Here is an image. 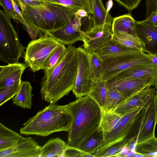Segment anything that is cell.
Segmentation results:
<instances>
[{"label":"cell","instance_id":"cell-7","mask_svg":"<svg viewBox=\"0 0 157 157\" xmlns=\"http://www.w3.org/2000/svg\"><path fill=\"white\" fill-rule=\"evenodd\" d=\"M104 63L101 79L107 81L130 67L142 65H153L150 55L143 52Z\"/></svg>","mask_w":157,"mask_h":157},{"label":"cell","instance_id":"cell-39","mask_svg":"<svg viewBox=\"0 0 157 157\" xmlns=\"http://www.w3.org/2000/svg\"><path fill=\"white\" fill-rule=\"evenodd\" d=\"M146 6L145 18L153 11H157V0H146Z\"/></svg>","mask_w":157,"mask_h":157},{"label":"cell","instance_id":"cell-20","mask_svg":"<svg viewBox=\"0 0 157 157\" xmlns=\"http://www.w3.org/2000/svg\"><path fill=\"white\" fill-rule=\"evenodd\" d=\"M89 5L94 26L112 25L114 18L104 7L102 0H89Z\"/></svg>","mask_w":157,"mask_h":157},{"label":"cell","instance_id":"cell-19","mask_svg":"<svg viewBox=\"0 0 157 157\" xmlns=\"http://www.w3.org/2000/svg\"><path fill=\"white\" fill-rule=\"evenodd\" d=\"M151 78H157V67L153 65H142L124 70L108 81Z\"/></svg>","mask_w":157,"mask_h":157},{"label":"cell","instance_id":"cell-8","mask_svg":"<svg viewBox=\"0 0 157 157\" xmlns=\"http://www.w3.org/2000/svg\"><path fill=\"white\" fill-rule=\"evenodd\" d=\"M78 70L75 84L72 90L77 98L88 95L90 92L93 82L90 74V53L83 47L76 48Z\"/></svg>","mask_w":157,"mask_h":157},{"label":"cell","instance_id":"cell-24","mask_svg":"<svg viewBox=\"0 0 157 157\" xmlns=\"http://www.w3.org/2000/svg\"><path fill=\"white\" fill-rule=\"evenodd\" d=\"M135 21L130 13L114 18L112 25L113 33L122 32L137 35Z\"/></svg>","mask_w":157,"mask_h":157},{"label":"cell","instance_id":"cell-11","mask_svg":"<svg viewBox=\"0 0 157 157\" xmlns=\"http://www.w3.org/2000/svg\"><path fill=\"white\" fill-rule=\"evenodd\" d=\"M155 88L151 86L146 88L128 97L110 111L123 116L135 109L146 106L154 97Z\"/></svg>","mask_w":157,"mask_h":157},{"label":"cell","instance_id":"cell-2","mask_svg":"<svg viewBox=\"0 0 157 157\" xmlns=\"http://www.w3.org/2000/svg\"><path fill=\"white\" fill-rule=\"evenodd\" d=\"M67 105L74 119L68 131L67 147L79 149L99 128L102 109L88 95L79 98Z\"/></svg>","mask_w":157,"mask_h":157},{"label":"cell","instance_id":"cell-13","mask_svg":"<svg viewBox=\"0 0 157 157\" xmlns=\"http://www.w3.org/2000/svg\"><path fill=\"white\" fill-rule=\"evenodd\" d=\"M157 78L107 81L108 88L117 90L128 98L146 88L154 86Z\"/></svg>","mask_w":157,"mask_h":157},{"label":"cell","instance_id":"cell-6","mask_svg":"<svg viewBox=\"0 0 157 157\" xmlns=\"http://www.w3.org/2000/svg\"><path fill=\"white\" fill-rule=\"evenodd\" d=\"M60 42L48 34L32 40L25 48V63L33 72L42 69Z\"/></svg>","mask_w":157,"mask_h":157},{"label":"cell","instance_id":"cell-44","mask_svg":"<svg viewBox=\"0 0 157 157\" xmlns=\"http://www.w3.org/2000/svg\"><path fill=\"white\" fill-rule=\"evenodd\" d=\"M113 2L112 0H109L107 2L106 4V6L107 8V10L109 12V10L111 8L112 6Z\"/></svg>","mask_w":157,"mask_h":157},{"label":"cell","instance_id":"cell-41","mask_svg":"<svg viewBox=\"0 0 157 157\" xmlns=\"http://www.w3.org/2000/svg\"><path fill=\"white\" fill-rule=\"evenodd\" d=\"M144 21L150 25L157 26V11L151 12Z\"/></svg>","mask_w":157,"mask_h":157},{"label":"cell","instance_id":"cell-23","mask_svg":"<svg viewBox=\"0 0 157 157\" xmlns=\"http://www.w3.org/2000/svg\"><path fill=\"white\" fill-rule=\"evenodd\" d=\"M67 144L59 137L49 140L41 147L40 157H61Z\"/></svg>","mask_w":157,"mask_h":157},{"label":"cell","instance_id":"cell-26","mask_svg":"<svg viewBox=\"0 0 157 157\" xmlns=\"http://www.w3.org/2000/svg\"><path fill=\"white\" fill-rule=\"evenodd\" d=\"M103 142V132L98 128L81 145L79 149L93 155L102 146Z\"/></svg>","mask_w":157,"mask_h":157},{"label":"cell","instance_id":"cell-37","mask_svg":"<svg viewBox=\"0 0 157 157\" xmlns=\"http://www.w3.org/2000/svg\"><path fill=\"white\" fill-rule=\"evenodd\" d=\"M61 157H94L91 155L79 149L67 147Z\"/></svg>","mask_w":157,"mask_h":157},{"label":"cell","instance_id":"cell-15","mask_svg":"<svg viewBox=\"0 0 157 157\" xmlns=\"http://www.w3.org/2000/svg\"><path fill=\"white\" fill-rule=\"evenodd\" d=\"M156 124L154 96L144 109L136 144L155 136Z\"/></svg>","mask_w":157,"mask_h":157},{"label":"cell","instance_id":"cell-27","mask_svg":"<svg viewBox=\"0 0 157 157\" xmlns=\"http://www.w3.org/2000/svg\"><path fill=\"white\" fill-rule=\"evenodd\" d=\"M23 137L0 123V150L5 149L13 146Z\"/></svg>","mask_w":157,"mask_h":157},{"label":"cell","instance_id":"cell-42","mask_svg":"<svg viewBox=\"0 0 157 157\" xmlns=\"http://www.w3.org/2000/svg\"><path fill=\"white\" fill-rule=\"evenodd\" d=\"M154 103L155 110L156 122L157 123V90H156L154 96Z\"/></svg>","mask_w":157,"mask_h":157},{"label":"cell","instance_id":"cell-31","mask_svg":"<svg viewBox=\"0 0 157 157\" xmlns=\"http://www.w3.org/2000/svg\"><path fill=\"white\" fill-rule=\"evenodd\" d=\"M130 143L129 140L124 139L98 150L93 155L94 157L118 156L120 150L126 146H128Z\"/></svg>","mask_w":157,"mask_h":157},{"label":"cell","instance_id":"cell-10","mask_svg":"<svg viewBox=\"0 0 157 157\" xmlns=\"http://www.w3.org/2000/svg\"><path fill=\"white\" fill-rule=\"evenodd\" d=\"M113 34L111 25L94 26L82 33L83 47L90 54L95 53L112 40Z\"/></svg>","mask_w":157,"mask_h":157},{"label":"cell","instance_id":"cell-12","mask_svg":"<svg viewBox=\"0 0 157 157\" xmlns=\"http://www.w3.org/2000/svg\"><path fill=\"white\" fill-rule=\"evenodd\" d=\"M41 147L31 137H23L14 145L0 150V157H40Z\"/></svg>","mask_w":157,"mask_h":157},{"label":"cell","instance_id":"cell-35","mask_svg":"<svg viewBox=\"0 0 157 157\" xmlns=\"http://www.w3.org/2000/svg\"><path fill=\"white\" fill-rule=\"evenodd\" d=\"M0 4L4 10L9 14L11 18L17 22H19L25 28L26 23L22 16L16 10L12 0H0Z\"/></svg>","mask_w":157,"mask_h":157},{"label":"cell","instance_id":"cell-33","mask_svg":"<svg viewBox=\"0 0 157 157\" xmlns=\"http://www.w3.org/2000/svg\"><path fill=\"white\" fill-rule=\"evenodd\" d=\"M127 98L119 91L108 88L105 105L102 109L111 111Z\"/></svg>","mask_w":157,"mask_h":157},{"label":"cell","instance_id":"cell-28","mask_svg":"<svg viewBox=\"0 0 157 157\" xmlns=\"http://www.w3.org/2000/svg\"><path fill=\"white\" fill-rule=\"evenodd\" d=\"M67 51V48L65 44L60 43L42 68L44 70V75L48 74L60 63L65 55Z\"/></svg>","mask_w":157,"mask_h":157},{"label":"cell","instance_id":"cell-5","mask_svg":"<svg viewBox=\"0 0 157 157\" xmlns=\"http://www.w3.org/2000/svg\"><path fill=\"white\" fill-rule=\"evenodd\" d=\"M11 18L5 11L0 10V59L8 64L18 62L25 54Z\"/></svg>","mask_w":157,"mask_h":157},{"label":"cell","instance_id":"cell-40","mask_svg":"<svg viewBox=\"0 0 157 157\" xmlns=\"http://www.w3.org/2000/svg\"><path fill=\"white\" fill-rule=\"evenodd\" d=\"M12 1L18 7L22 4L34 6L42 3L35 0H12Z\"/></svg>","mask_w":157,"mask_h":157},{"label":"cell","instance_id":"cell-38","mask_svg":"<svg viewBox=\"0 0 157 157\" xmlns=\"http://www.w3.org/2000/svg\"><path fill=\"white\" fill-rule=\"evenodd\" d=\"M120 5L126 8L130 13L134 9L136 8L141 0H115Z\"/></svg>","mask_w":157,"mask_h":157},{"label":"cell","instance_id":"cell-45","mask_svg":"<svg viewBox=\"0 0 157 157\" xmlns=\"http://www.w3.org/2000/svg\"><path fill=\"white\" fill-rule=\"evenodd\" d=\"M154 86H155V87L157 89V79L156 81V82L154 85Z\"/></svg>","mask_w":157,"mask_h":157},{"label":"cell","instance_id":"cell-14","mask_svg":"<svg viewBox=\"0 0 157 157\" xmlns=\"http://www.w3.org/2000/svg\"><path fill=\"white\" fill-rule=\"evenodd\" d=\"M82 33L80 29L78 18L74 14L69 22L61 29L47 33L60 43L71 45L82 40Z\"/></svg>","mask_w":157,"mask_h":157},{"label":"cell","instance_id":"cell-21","mask_svg":"<svg viewBox=\"0 0 157 157\" xmlns=\"http://www.w3.org/2000/svg\"><path fill=\"white\" fill-rule=\"evenodd\" d=\"M112 40L121 46L128 48L143 52L145 47L143 42L137 35L124 32L113 33Z\"/></svg>","mask_w":157,"mask_h":157},{"label":"cell","instance_id":"cell-30","mask_svg":"<svg viewBox=\"0 0 157 157\" xmlns=\"http://www.w3.org/2000/svg\"><path fill=\"white\" fill-rule=\"evenodd\" d=\"M121 115L102 109V116L99 128L103 133L110 131L121 119Z\"/></svg>","mask_w":157,"mask_h":157},{"label":"cell","instance_id":"cell-43","mask_svg":"<svg viewBox=\"0 0 157 157\" xmlns=\"http://www.w3.org/2000/svg\"><path fill=\"white\" fill-rule=\"evenodd\" d=\"M151 56L153 64L157 67V54H148Z\"/></svg>","mask_w":157,"mask_h":157},{"label":"cell","instance_id":"cell-9","mask_svg":"<svg viewBox=\"0 0 157 157\" xmlns=\"http://www.w3.org/2000/svg\"><path fill=\"white\" fill-rule=\"evenodd\" d=\"M143 107L135 109L124 115L110 131L103 133V145L98 150L124 139Z\"/></svg>","mask_w":157,"mask_h":157},{"label":"cell","instance_id":"cell-16","mask_svg":"<svg viewBox=\"0 0 157 157\" xmlns=\"http://www.w3.org/2000/svg\"><path fill=\"white\" fill-rule=\"evenodd\" d=\"M135 26L136 35L145 45L143 52L157 54V26L150 25L144 20L136 21Z\"/></svg>","mask_w":157,"mask_h":157},{"label":"cell","instance_id":"cell-18","mask_svg":"<svg viewBox=\"0 0 157 157\" xmlns=\"http://www.w3.org/2000/svg\"><path fill=\"white\" fill-rule=\"evenodd\" d=\"M141 52L123 47L112 40L95 53L106 62Z\"/></svg>","mask_w":157,"mask_h":157},{"label":"cell","instance_id":"cell-17","mask_svg":"<svg viewBox=\"0 0 157 157\" xmlns=\"http://www.w3.org/2000/svg\"><path fill=\"white\" fill-rule=\"evenodd\" d=\"M27 66L17 62L0 66V89L20 83L22 75Z\"/></svg>","mask_w":157,"mask_h":157},{"label":"cell","instance_id":"cell-4","mask_svg":"<svg viewBox=\"0 0 157 157\" xmlns=\"http://www.w3.org/2000/svg\"><path fill=\"white\" fill-rule=\"evenodd\" d=\"M74 119L67 104H49L29 118L20 128V132L27 136L44 137L54 132L68 131Z\"/></svg>","mask_w":157,"mask_h":157},{"label":"cell","instance_id":"cell-34","mask_svg":"<svg viewBox=\"0 0 157 157\" xmlns=\"http://www.w3.org/2000/svg\"><path fill=\"white\" fill-rule=\"evenodd\" d=\"M79 19L80 29L82 33L87 32L94 26L92 15L90 11L85 9H80L76 13Z\"/></svg>","mask_w":157,"mask_h":157},{"label":"cell","instance_id":"cell-32","mask_svg":"<svg viewBox=\"0 0 157 157\" xmlns=\"http://www.w3.org/2000/svg\"><path fill=\"white\" fill-rule=\"evenodd\" d=\"M105 64L104 61L96 53H90V74L93 82L101 79Z\"/></svg>","mask_w":157,"mask_h":157},{"label":"cell","instance_id":"cell-36","mask_svg":"<svg viewBox=\"0 0 157 157\" xmlns=\"http://www.w3.org/2000/svg\"><path fill=\"white\" fill-rule=\"evenodd\" d=\"M21 83L0 89V106L13 98L18 91Z\"/></svg>","mask_w":157,"mask_h":157},{"label":"cell","instance_id":"cell-1","mask_svg":"<svg viewBox=\"0 0 157 157\" xmlns=\"http://www.w3.org/2000/svg\"><path fill=\"white\" fill-rule=\"evenodd\" d=\"M76 48L71 45L60 63L48 75H44L40 82L42 99L56 104L73 89L78 70Z\"/></svg>","mask_w":157,"mask_h":157},{"label":"cell","instance_id":"cell-3","mask_svg":"<svg viewBox=\"0 0 157 157\" xmlns=\"http://www.w3.org/2000/svg\"><path fill=\"white\" fill-rule=\"evenodd\" d=\"M18 8L26 24L40 36L63 27L78 10L61 5L44 3L34 6L22 4Z\"/></svg>","mask_w":157,"mask_h":157},{"label":"cell","instance_id":"cell-46","mask_svg":"<svg viewBox=\"0 0 157 157\" xmlns=\"http://www.w3.org/2000/svg\"><path fill=\"white\" fill-rule=\"evenodd\" d=\"M156 157H157V156H156Z\"/></svg>","mask_w":157,"mask_h":157},{"label":"cell","instance_id":"cell-25","mask_svg":"<svg viewBox=\"0 0 157 157\" xmlns=\"http://www.w3.org/2000/svg\"><path fill=\"white\" fill-rule=\"evenodd\" d=\"M108 88L107 81L101 79L93 82L91 90L87 95L93 99L102 109L105 105Z\"/></svg>","mask_w":157,"mask_h":157},{"label":"cell","instance_id":"cell-29","mask_svg":"<svg viewBox=\"0 0 157 157\" xmlns=\"http://www.w3.org/2000/svg\"><path fill=\"white\" fill-rule=\"evenodd\" d=\"M136 153L144 156L156 157L157 138L155 136L137 143L135 148Z\"/></svg>","mask_w":157,"mask_h":157},{"label":"cell","instance_id":"cell-22","mask_svg":"<svg viewBox=\"0 0 157 157\" xmlns=\"http://www.w3.org/2000/svg\"><path fill=\"white\" fill-rule=\"evenodd\" d=\"M33 87L29 82L21 81L18 91L13 99V103L23 109L32 106Z\"/></svg>","mask_w":157,"mask_h":157}]
</instances>
